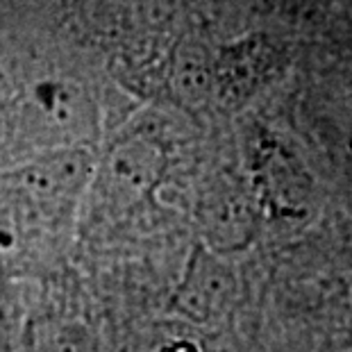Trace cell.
<instances>
[{"instance_id": "5", "label": "cell", "mask_w": 352, "mask_h": 352, "mask_svg": "<svg viewBox=\"0 0 352 352\" xmlns=\"http://www.w3.org/2000/svg\"><path fill=\"white\" fill-rule=\"evenodd\" d=\"M157 352H202L200 346L193 339H186V336H179V339H168L164 341Z\"/></svg>"}, {"instance_id": "6", "label": "cell", "mask_w": 352, "mask_h": 352, "mask_svg": "<svg viewBox=\"0 0 352 352\" xmlns=\"http://www.w3.org/2000/svg\"><path fill=\"white\" fill-rule=\"evenodd\" d=\"M0 352H7V334L3 325H0Z\"/></svg>"}, {"instance_id": "7", "label": "cell", "mask_w": 352, "mask_h": 352, "mask_svg": "<svg viewBox=\"0 0 352 352\" xmlns=\"http://www.w3.org/2000/svg\"><path fill=\"white\" fill-rule=\"evenodd\" d=\"M348 298H350V311H352V284H350V296Z\"/></svg>"}, {"instance_id": "2", "label": "cell", "mask_w": 352, "mask_h": 352, "mask_svg": "<svg viewBox=\"0 0 352 352\" xmlns=\"http://www.w3.org/2000/svg\"><path fill=\"white\" fill-rule=\"evenodd\" d=\"M239 280L221 252L200 245L191 254L173 296V309L191 323L207 325L226 316L236 300Z\"/></svg>"}, {"instance_id": "3", "label": "cell", "mask_w": 352, "mask_h": 352, "mask_svg": "<svg viewBox=\"0 0 352 352\" xmlns=\"http://www.w3.org/2000/svg\"><path fill=\"white\" fill-rule=\"evenodd\" d=\"M164 173V155L148 139H123L100 168V189L109 209H130L151 198Z\"/></svg>"}, {"instance_id": "1", "label": "cell", "mask_w": 352, "mask_h": 352, "mask_svg": "<svg viewBox=\"0 0 352 352\" xmlns=\"http://www.w3.org/2000/svg\"><path fill=\"white\" fill-rule=\"evenodd\" d=\"M91 179V160L82 148L48 151L0 177V250L57 234Z\"/></svg>"}, {"instance_id": "4", "label": "cell", "mask_w": 352, "mask_h": 352, "mask_svg": "<svg viewBox=\"0 0 352 352\" xmlns=\"http://www.w3.org/2000/svg\"><path fill=\"white\" fill-rule=\"evenodd\" d=\"M25 352H96L91 334L78 323L39 320L25 334Z\"/></svg>"}]
</instances>
